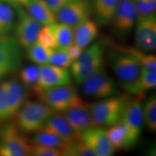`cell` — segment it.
Masks as SVG:
<instances>
[{"label":"cell","mask_w":156,"mask_h":156,"mask_svg":"<svg viewBox=\"0 0 156 156\" xmlns=\"http://www.w3.org/2000/svg\"><path fill=\"white\" fill-rule=\"evenodd\" d=\"M54 112L47 105L36 101H25L15 114V124L23 134L35 133L44 128Z\"/></svg>","instance_id":"6da1fadb"},{"label":"cell","mask_w":156,"mask_h":156,"mask_svg":"<svg viewBox=\"0 0 156 156\" xmlns=\"http://www.w3.org/2000/svg\"><path fill=\"white\" fill-rule=\"evenodd\" d=\"M104 48L102 43H93L71 64V75L78 85L103 68Z\"/></svg>","instance_id":"7a4b0ae2"},{"label":"cell","mask_w":156,"mask_h":156,"mask_svg":"<svg viewBox=\"0 0 156 156\" xmlns=\"http://www.w3.org/2000/svg\"><path fill=\"white\" fill-rule=\"evenodd\" d=\"M129 100L126 95H116L90 103L94 126L109 127L119 122Z\"/></svg>","instance_id":"3957f363"},{"label":"cell","mask_w":156,"mask_h":156,"mask_svg":"<svg viewBox=\"0 0 156 156\" xmlns=\"http://www.w3.org/2000/svg\"><path fill=\"white\" fill-rule=\"evenodd\" d=\"M33 90L38 101L54 112H64L82 99L76 87L71 84L44 90L33 88Z\"/></svg>","instance_id":"277c9868"},{"label":"cell","mask_w":156,"mask_h":156,"mask_svg":"<svg viewBox=\"0 0 156 156\" xmlns=\"http://www.w3.org/2000/svg\"><path fill=\"white\" fill-rule=\"evenodd\" d=\"M33 145L15 123H9L0 128V156L31 155Z\"/></svg>","instance_id":"5b68a950"},{"label":"cell","mask_w":156,"mask_h":156,"mask_svg":"<svg viewBox=\"0 0 156 156\" xmlns=\"http://www.w3.org/2000/svg\"><path fill=\"white\" fill-rule=\"evenodd\" d=\"M109 64L122 87L135 82L142 69L141 64L134 56L117 50L110 54Z\"/></svg>","instance_id":"8992f818"},{"label":"cell","mask_w":156,"mask_h":156,"mask_svg":"<svg viewBox=\"0 0 156 156\" xmlns=\"http://www.w3.org/2000/svg\"><path fill=\"white\" fill-rule=\"evenodd\" d=\"M80 85L83 94L91 98H106L119 93L114 79L103 68L85 79Z\"/></svg>","instance_id":"52a82bcc"},{"label":"cell","mask_w":156,"mask_h":156,"mask_svg":"<svg viewBox=\"0 0 156 156\" xmlns=\"http://www.w3.org/2000/svg\"><path fill=\"white\" fill-rule=\"evenodd\" d=\"M137 20L134 0H120L112 21L113 33L117 38L125 40Z\"/></svg>","instance_id":"ba28073f"},{"label":"cell","mask_w":156,"mask_h":156,"mask_svg":"<svg viewBox=\"0 0 156 156\" xmlns=\"http://www.w3.org/2000/svg\"><path fill=\"white\" fill-rule=\"evenodd\" d=\"M92 14V4L88 0H69L55 15L56 21L74 28L89 20Z\"/></svg>","instance_id":"9c48e42d"},{"label":"cell","mask_w":156,"mask_h":156,"mask_svg":"<svg viewBox=\"0 0 156 156\" xmlns=\"http://www.w3.org/2000/svg\"><path fill=\"white\" fill-rule=\"evenodd\" d=\"M17 11V21L15 24V36L23 48H28L37 41L42 25L36 21L21 6H14Z\"/></svg>","instance_id":"30bf717a"},{"label":"cell","mask_w":156,"mask_h":156,"mask_svg":"<svg viewBox=\"0 0 156 156\" xmlns=\"http://www.w3.org/2000/svg\"><path fill=\"white\" fill-rule=\"evenodd\" d=\"M142 100V97L140 96H136L134 99L129 98L121 119L126 126L132 146L135 145L139 140L144 124Z\"/></svg>","instance_id":"8fae6325"},{"label":"cell","mask_w":156,"mask_h":156,"mask_svg":"<svg viewBox=\"0 0 156 156\" xmlns=\"http://www.w3.org/2000/svg\"><path fill=\"white\" fill-rule=\"evenodd\" d=\"M23 62L22 46L12 35H0V67L9 73L20 69Z\"/></svg>","instance_id":"7c38bea8"},{"label":"cell","mask_w":156,"mask_h":156,"mask_svg":"<svg viewBox=\"0 0 156 156\" xmlns=\"http://www.w3.org/2000/svg\"><path fill=\"white\" fill-rule=\"evenodd\" d=\"M71 74L67 68L51 64L39 65V77L38 83L33 88L48 89L71 84Z\"/></svg>","instance_id":"4fadbf2b"},{"label":"cell","mask_w":156,"mask_h":156,"mask_svg":"<svg viewBox=\"0 0 156 156\" xmlns=\"http://www.w3.org/2000/svg\"><path fill=\"white\" fill-rule=\"evenodd\" d=\"M80 139L95 156H111L116 151L109 142L105 127L90 128L80 134Z\"/></svg>","instance_id":"5bb4252c"},{"label":"cell","mask_w":156,"mask_h":156,"mask_svg":"<svg viewBox=\"0 0 156 156\" xmlns=\"http://www.w3.org/2000/svg\"><path fill=\"white\" fill-rule=\"evenodd\" d=\"M62 114L75 132L79 134L95 126L91 115L90 103H85L83 99L62 112Z\"/></svg>","instance_id":"9a60e30c"},{"label":"cell","mask_w":156,"mask_h":156,"mask_svg":"<svg viewBox=\"0 0 156 156\" xmlns=\"http://www.w3.org/2000/svg\"><path fill=\"white\" fill-rule=\"evenodd\" d=\"M136 47L146 52L153 51L156 48L155 14L136 20L134 35Z\"/></svg>","instance_id":"2e32d148"},{"label":"cell","mask_w":156,"mask_h":156,"mask_svg":"<svg viewBox=\"0 0 156 156\" xmlns=\"http://www.w3.org/2000/svg\"><path fill=\"white\" fill-rule=\"evenodd\" d=\"M7 92V120L15 117L25 101L26 91L24 85L17 78H12L5 81Z\"/></svg>","instance_id":"e0dca14e"},{"label":"cell","mask_w":156,"mask_h":156,"mask_svg":"<svg viewBox=\"0 0 156 156\" xmlns=\"http://www.w3.org/2000/svg\"><path fill=\"white\" fill-rule=\"evenodd\" d=\"M43 129L56 134L67 143L80 140V134L75 132L61 112H54Z\"/></svg>","instance_id":"ac0fdd59"},{"label":"cell","mask_w":156,"mask_h":156,"mask_svg":"<svg viewBox=\"0 0 156 156\" xmlns=\"http://www.w3.org/2000/svg\"><path fill=\"white\" fill-rule=\"evenodd\" d=\"M98 34V23L89 19L74 28L73 44L85 48L94 41Z\"/></svg>","instance_id":"d6986e66"},{"label":"cell","mask_w":156,"mask_h":156,"mask_svg":"<svg viewBox=\"0 0 156 156\" xmlns=\"http://www.w3.org/2000/svg\"><path fill=\"white\" fill-rule=\"evenodd\" d=\"M26 11L42 26L51 25L56 21L55 13L45 0H30L25 6Z\"/></svg>","instance_id":"ffe728a7"},{"label":"cell","mask_w":156,"mask_h":156,"mask_svg":"<svg viewBox=\"0 0 156 156\" xmlns=\"http://www.w3.org/2000/svg\"><path fill=\"white\" fill-rule=\"evenodd\" d=\"M155 72L150 71L142 67L140 77L135 82L122 87L129 94L143 98L146 91L155 89Z\"/></svg>","instance_id":"44dd1931"},{"label":"cell","mask_w":156,"mask_h":156,"mask_svg":"<svg viewBox=\"0 0 156 156\" xmlns=\"http://www.w3.org/2000/svg\"><path fill=\"white\" fill-rule=\"evenodd\" d=\"M120 0H93V13L98 24L106 25L111 23Z\"/></svg>","instance_id":"7402d4cb"},{"label":"cell","mask_w":156,"mask_h":156,"mask_svg":"<svg viewBox=\"0 0 156 156\" xmlns=\"http://www.w3.org/2000/svg\"><path fill=\"white\" fill-rule=\"evenodd\" d=\"M106 132L109 142L116 151L132 147L126 126L121 121L109 126L108 129H106Z\"/></svg>","instance_id":"603a6c76"},{"label":"cell","mask_w":156,"mask_h":156,"mask_svg":"<svg viewBox=\"0 0 156 156\" xmlns=\"http://www.w3.org/2000/svg\"><path fill=\"white\" fill-rule=\"evenodd\" d=\"M54 38L56 48L67 49L73 44L74 28L64 23L56 22L50 25Z\"/></svg>","instance_id":"cb8c5ba5"},{"label":"cell","mask_w":156,"mask_h":156,"mask_svg":"<svg viewBox=\"0 0 156 156\" xmlns=\"http://www.w3.org/2000/svg\"><path fill=\"white\" fill-rule=\"evenodd\" d=\"M119 51L129 54L140 62L142 67L150 71H156V56L154 54H148L147 52L142 51L137 47L126 46H118L116 49Z\"/></svg>","instance_id":"d4e9b609"},{"label":"cell","mask_w":156,"mask_h":156,"mask_svg":"<svg viewBox=\"0 0 156 156\" xmlns=\"http://www.w3.org/2000/svg\"><path fill=\"white\" fill-rule=\"evenodd\" d=\"M32 145H40L56 147L61 150L64 147L67 142L61 137L46 130L41 129L35 132L34 136L30 140Z\"/></svg>","instance_id":"484cf974"},{"label":"cell","mask_w":156,"mask_h":156,"mask_svg":"<svg viewBox=\"0 0 156 156\" xmlns=\"http://www.w3.org/2000/svg\"><path fill=\"white\" fill-rule=\"evenodd\" d=\"M54 50L45 47L36 41L26 48L27 56L30 61L38 65L48 64L50 56L51 55Z\"/></svg>","instance_id":"4316f807"},{"label":"cell","mask_w":156,"mask_h":156,"mask_svg":"<svg viewBox=\"0 0 156 156\" xmlns=\"http://www.w3.org/2000/svg\"><path fill=\"white\" fill-rule=\"evenodd\" d=\"M15 13L12 8L0 0V35L9 34L14 29Z\"/></svg>","instance_id":"83f0119b"},{"label":"cell","mask_w":156,"mask_h":156,"mask_svg":"<svg viewBox=\"0 0 156 156\" xmlns=\"http://www.w3.org/2000/svg\"><path fill=\"white\" fill-rule=\"evenodd\" d=\"M143 122L147 126V129L151 132L156 131V98L152 95L142 107Z\"/></svg>","instance_id":"f1b7e54d"},{"label":"cell","mask_w":156,"mask_h":156,"mask_svg":"<svg viewBox=\"0 0 156 156\" xmlns=\"http://www.w3.org/2000/svg\"><path fill=\"white\" fill-rule=\"evenodd\" d=\"M60 151L61 155L64 156H95L93 151L82 141L81 139L77 141L67 143Z\"/></svg>","instance_id":"f546056e"},{"label":"cell","mask_w":156,"mask_h":156,"mask_svg":"<svg viewBox=\"0 0 156 156\" xmlns=\"http://www.w3.org/2000/svg\"><path fill=\"white\" fill-rule=\"evenodd\" d=\"M39 77V67L36 65H28L20 72V81L24 86L34 87L37 85Z\"/></svg>","instance_id":"4dcf8cb0"},{"label":"cell","mask_w":156,"mask_h":156,"mask_svg":"<svg viewBox=\"0 0 156 156\" xmlns=\"http://www.w3.org/2000/svg\"><path fill=\"white\" fill-rule=\"evenodd\" d=\"M73 62V59L70 57L67 49L56 48L50 56L48 64H54L58 67L68 68L71 66Z\"/></svg>","instance_id":"1f68e13d"},{"label":"cell","mask_w":156,"mask_h":156,"mask_svg":"<svg viewBox=\"0 0 156 156\" xmlns=\"http://www.w3.org/2000/svg\"><path fill=\"white\" fill-rule=\"evenodd\" d=\"M137 20L155 14L156 0H134Z\"/></svg>","instance_id":"d6a6232c"},{"label":"cell","mask_w":156,"mask_h":156,"mask_svg":"<svg viewBox=\"0 0 156 156\" xmlns=\"http://www.w3.org/2000/svg\"><path fill=\"white\" fill-rule=\"evenodd\" d=\"M37 41H38L45 47L51 48V49H56V41L53 34H52V31L51 30L50 25H44L41 27L38 34Z\"/></svg>","instance_id":"836d02e7"},{"label":"cell","mask_w":156,"mask_h":156,"mask_svg":"<svg viewBox=\"0 0 156 156\" xmlns=\"http://www.w3.org/2000/svg\"><path fill=\"white\" fill-rule=\"evenodd\" d=\"M31 155L34 156H60L61 151L58 148L48 146L33 145Z\"/></svg>","instance_id":"e575fe53"},{"label":"cell","mask_w":156,"mask_h":156,"mask_svg":"<svg viewBox=\"0 0 156 156\" xmlns=\"http://www.w3.org/2000/svg\"><path fill=\"white\" fill-rule=\"evenodd\" d=\"M7 121V92L5 81L0 83V123Z\"/></svg>","instance_id":"d590c367"},{"label":"cell","mask_w":156,"mask_h":156,"mask_svg":"<svg viewBox=\"0 0 156 156\" xmlns=\"http://www.w3.org/2000/svg\"><path fill=\"white\" fill-rule=\"evenodd\" d=\"M69 0H45L51 9L56 13L58 9L62 8Z\"/></svg>","instance_id":"8d00e7d4"},{"label":"cell","mask_w":156,"mask_h":156,"mask_svg":"<svg viewBox=\"0 0 156 156\" xmlns=\"http://www.w3.org/2000/svg\"><path fill=\"white\" fill-rule=\"evenodd\" d=\"M84 48L80 47L79 46L75 44H73L69 48H67V51L69 53L70 57L72 58L73 61H75L77 58L79 57L80 55L82 54Z\"/></svg>","instance_id":"74e56055"},{"label":"cell","mask_w":156,"mask_h":156,"mask_svg":"<svg viewBox=\"0 0 156 156\" xmlns=\"http://www.w3.org/2000/svg\"><path fill=\"white\" fill-rule=\"evenodd\" d=\"M30 0H12V5L14 7V6H23L25 7V5H27L29 2Z\"/></svg>","instance_id":"f35d334b"},{"label":"cell","mask_w":156,"mask_h":156,"mask_svg":"<svg viewBox=\"0 0 156 156\" xmlns=\"http://www.w3.org/2000/svg\"><path fill=\"white\" fill-rule=\"evenodd\" d=\"M8 74H9L8 72L7 71V70L3 69L2 67H0V80H1L2 78H4L5 77V76H7Z\"/></svg>","instance_id":"ab89813d"},{"label":"cell","mask_w":156,"mask_h":156,"mask_svg":"<svg viewBox=\"0 0 156 156\" xmlns=\"http://www.w3.org/2000/svg\"><path fill=\"white\" fill-rule=\"evenodd\" d=\"M1 1L5 2H7L8 4H10V5H12V0H1Z\"/></svg>","instance_id":"60d3db41"}]
</instances>
